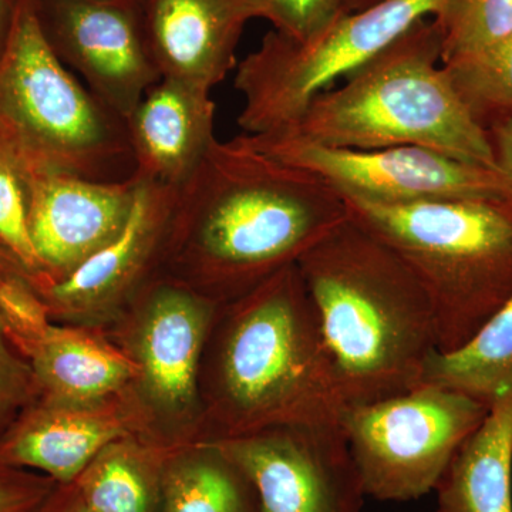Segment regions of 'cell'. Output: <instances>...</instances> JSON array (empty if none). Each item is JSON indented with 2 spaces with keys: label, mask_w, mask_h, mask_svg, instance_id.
Listing matches in <instances>:
<instances>
[{
  "label": "cell",
  "mask_w": 512,
  "mask_h": 512,
  "mask_svg": "<svg viewBox=\"0 0 512 512\" xmlns=\"http://www.w3.org/2000/svg\"><path fill=\"white\" fill-rule=\"evenodd\" d=\"M348 220L335 188L238 136L212 143L177 191L168 228L202 282L245 296Z\"/></svg>",
  "instance_id": "6da1fadb"
},
{
  "label": "cell",
  "mask_w": 512,
  "mask_h": 512,
  "mask_svg": "<svg viewBox=\"0 0 512 512\" xmlns=\"http://www.w3.org/2000/svg\"><path fill=\"white\" fill-rule=\"evenodd\" d=\"M5 338L8 336L0 326V431L8 423L6 420L13 410L28 397L30 383H36L32 367L20 365L6 348ZM2 437L0 433V440Z\"/></svg>",
  "instance_id": "83f0119b"
},
{
  "label": "cell",
  "mask_w": 512,
  "mask_h": 512,
  "mask_svg": "<svg viewBox=\"0 0 512 512\" xmlns=\"http://www.w3.org/2000/svg\"><path fill=\"white\" fill-rule=\"evenodd\" d=\"M345 407L420 386L439 350L423 286L400 256L349 220L298 261Z\"/></svg>",
  "instance_id": "7a4b0ae2"
},
{
  "label": "cell",
  "mask_w": 512,
  "mask_h": 512,
  "mask_svg": "<svg viewBox=\"0 0 512 512\" xmlns=\"http://www.w3.org/2000/svg\"><path fill=\"white\" fill-rule=\"evenodd\" d=\"M84 2L101 3V5L124 6V8L143 10L146 0H84Z\"/></svg>",
  "instance_id": "1f68e13d"
},
{
  "label": "cell",
  "mask_w": 512,
  "mask_h": 512,
  "mask_svg": "<svg viewBox=\"0 0 512 512\" xmlns=\"http://www.w3.org/2000/svg\"><path fill=\"white\" fill-rule=\"evenodd\" d=\"M9 259L8 255L0 249V298H2L3 286L8 278Z\"/></svg>",
  "instance_id": "d6a6232c"
},
{
  "label": "cell",
  "mask_w": 512,
  "mask_h": 512,
  "mask_svg": "<svg viewBox=\"0 0 512 512\" xmlns=\"http://www.w3.org/2000/svg\"><path fill=\"white\" fill-rule=\"evenodd\" d=\"M421 384L466 394L488 406L512 387V298L467 343L434 352Z\"/></svg>",
  "instance_id": "ffe728a7"
},
{
  "label": "cell",
  "mask_w": 512,
  "mask_h": 512,
  "mask_svg": "<svg viewBox=\"0 0 512 512\" xmlns=\"http://www.w3.org/2000/svg\"><path fill=\"white\" fill-rule=\"evenodd\" d=\"M0 249L28 278L42 275L29 228L28 200L22 177L0 158Z\"/></svg>",
  "instance_id": "d4e9b609"
},
{
  "label": "cell",
  "mask_w": 512,
  "mask_h": 512,
  "mask_svg": "<svg viewBox=\"0 0 512 512\" xmlns=\"http://www.w3.org/2000/svg\"><path fill=\"white\" fill-rule=\"evenodd\" d=\"M443 66L481 126L512 116V36L481 55Z\"/></svg>",
  "instance_id": "cb8c5ba5"
},
{
  "label": "cell",
  "mask_w": 512,
  "mask_h": 512,
  "mask_svg": "<svg viewBox=\"0 0 512 512\" xmlns=\"http://www.w3.org/2000/svg\"><path fill=\"white\" fill-rule=\"evenodd\" d=\"M136 177V175H134ZM126 224L103 248L59 279H29L42 301L63 308L93 305L126 288L170 224L177 190L136 177Z\"/></svg>",
  "instance_id": "9a60e30c"
},
{
  "label": "cell",
  "mask_w": 512,
  "mask_h": 512,
  "mask_svg": "<svg viewBox=\"0 0 512 512\" xmlns=\"http://www.w3.org/2000/svg\"><path fill=\"white\" fill-rule=\"evenodd\" d=\"M64 511L66 512H96L93 511L92 508L89 507L82 498L77 495V498L74 497L72 503L64 505Z\"/></svg>",
  "instance_id": "836d02e7"
},
{
  "label": "cell",
  "mask_w": 512,
  "mask_h": 512,
  "mask_svg": "<svg viewBox=\"0 0 512 512\" xmlns=\"http://www.w3.org/2000/svg\"><path fill=\"white\" fill-rule=\"evenodd\" d=\"M441 2L384 0L345 13L305 42L272 30L238 64L234 84L244 100L238 126L248 136L292 127L330 84L369 62L414 23L433 16Z\"/></svg>",
  "instance_id": "52a82bcc"
},
{
  "label": "cell",
  "mask_w": 512,
  "mask_h": 512,
  "mask_svg": "<svg viewBox=\"0 0 512 512\" xmlns=\"http://www.w3.org/2000/svg\"><path fill=\"white\" fill-rule=\"evenodd\" d=\"M441 63L481 55L512 36V0H443L430 16Z\"/></svg>",
  "instance_id": "7402d4cb"
},
{
  "label": "cell",
  "mask_w": 512,
  "mask_h": 512,
  "mask_svg": "<svg viewBox=\"0 0 512 512\" xmlns=\"http://www.w3.org/2000/svg\"><path fill=\"white\" fill-rule=\"evenodd\" d=\"M210 303L197 293L161 286L148 303L140 338L141 367L148 390L168 407L191 402Z\"/></svg>",
  "instance_id": "e0dca14e"
},
{
  "label": "cell",
  "mask_w": 512,
  "mask_h": 512,
  "mask_svg": "<svg viewBox=\"0 0 512 512\" xmlns=\"http://www.w3.org/2000/svg\"><path fill=\"white\" fill-rule=\"evenodd\" d=\"M279 131L325 147L429 148L497 171L487 128L441 63L440 35L430 18L346 76L339 89L320 93L298 123Z\"/></svg>",
  "instance_id": "3957f363"
},
{
  "label": "cell",
  "mask_w": 512,
  "mask_h": 512,
  "mask_svg": "<svg viewBox=\"0 0 512 512\" xmlns=\"http://www.w3.org/2000/svg\"><path fill=\"white\" fill-rule=\"evenodd\" d=\"M488 412V404L466 394L421 384L390 399L345 407L339 424L366 495L410 501L436 488Z\"/></svg>",
  "instance_id": "ba28073f"
},
{
  "label": "cell",
  "mask_w": 512,
  "mask_h": 512,
  "mask_svg": "<svg viewBox=\"0 0 512 512\" xmlns=\"http://www.w3.org/2000/svg\"><path fill=\"white\" fill-rule=\"evenodd\" d=\"M254 18L269 20L276 32L305 42L345 15L343 0H248Z\"/></svg>",
  "instance_id": "484cf974"
},
{
  "label": "cell",
  "mask_w": 512,
  "mask_h": 512,
  "mask_svg": "<svg viewBox=\"0 0 512 512\" xmlns=\"http://www.w3.org/2000/svg\"><path fill=\"white\" fill-rule=\"evenodd\" d=\"M36 386L52 402H90L116 392L136 375L126 356L72 329L50 325L25 353Z\"/></svg>",
  "instance_id": "d6986e66"
},
{
  "label": "cell",
  "mask_w": 512,
  "mask_h": 512,
  "mask_svg": "<svg viewBox=\"0 0 512 512\" xmlns=\"http://www.w3.org/2000/svg\"><path fill=\"white\" fill-rule=\"evenodd\" d=\"M0 158L22 180L69 175L123 183L136 173L126 121L57 59L32 0H23L0 63Z\"/></svg>",
  "instance_id": "8992f818"
},
{
  "label": "cell",
  "mask_w": 512,
  "mask_h": 512,
  "mask_svg": "<svg viewBox=\"0 0 512 512\" xmlns=\"http://www.w3.org/2000/svg\"><path fill=\"white\" fill-rule=\"evenodd\" d=\"M46 504V503H45ZM45 504L39 508L36 512H66L64 511V507L56 508V510H52V508H46Z\"/></svg>",
  "instance_id": "e575fe53"
},
{
  "label": "cell",
  "mask_w": 512,
  "mask_h": 512,
  "mask_svg": "<svg viewBox=\"0 0 512 512\" xmlns=\"http://www.w3.org/2000/svg\"><path fill=\"white\" fill-rule=\"evenodd\" d=\"M32 5L57 59L124 121L160 82L140 9L84 0H32Z\"/></svg>",
  "instance_id": "8fae6325"
},
{
  "label": "cell",
  "mask_w": 512,
  "mask_h": 512,
  "mask_svg": "<svg viewBox=\"0 0 512 512\" xmlns=\"http://www.w3.org/2000/svg\"><path fill=\"white\" fill-rule=\"evenodd\" d=\"M357 224L393 249L423 286L440 352L467 343L512 298V202L342 197Z\"/></svg>",
  "instance_id": "277c9868"
},
{
  "label": "cell",
  "mask_w": 512,
  "mask_h": 512,
  "mask_svg": "<svg viewBox=\"0 0 512 512\" xmlns=\"http://www.w3.org/2000/svg\"><path fill=\"white\" fill-rule=\"evenodd\" d=\"M211 447L247 477L262 512H360L365 504L339 423L285 424Z\"/></svg>",
  "instance_id": "30bf717a"
},
{
  "label": "cell",
  "mask_w": 512,
  "mask_h": 512,
  "mask_svg": "<svg viewBox=\"0 0 512 512\" xmlns=\"http://www.w3.org/2000/svg\"><path fill=\"white\" fill-rule=\"evenodd\" d=\"M249 146L315 174L342 197L383 202L431 198H504L503 175L423 147L353 150L319 146L285 133L241 134Z\"/></svg>",
  "instance_id": "9c48e42d"
},
{
  "label": "cell",
  "mask_w": 512,
  "mask_h": 512,
  "mask_svg": "<svg viewBox=\"0 0 512 512\" xmlns=\"http://www.w3.org/2000/svg\"><path fill=\"white\" fill-rule=\"evenodd\" d=\"M208 90L161 79L126 120L136 177L180 190L200 167L215 137Z\"/></svg>",
  "instance_id": "5bb4252c"
},
{
  "label": "cell",
  "mask_w": 512,
  "mask_h": 512,
  "mask_svg": "<svg viewBox=\"0 0 512 512\" xmlns=\"http://www.w3.org/2000/svg\"><path fill=\"white\" fill-rule=\"evenodd\" d=\"M73 484L93 511L153 512V477L126 448L110 446L101 451Z\"/></svg>",
  "instance_id": "603a6c76"
},
{
  "label": "cell",
  "mask_w": 512,
  "mask_h": 512,
  "mask_svg": "<svg viewBox=\"0 0 512 512\" xmlns=\"http://www.w3.org/2000/svg\"><path fill=\"white\" fill-rule=\"evenodd\" d=\"M434 490L437 512H512V387L491 404Z\"/></svg>",
  "instance_id": "ac0fdd59"
},
{
  "label": "cell",
  "mask_w": 512,
  "mask_h": 512,
  "mask_svg": "<svg viewBox=\"0 0 512 512\" xmlns=\"http://www.w3.org/2000/svg\"><path fill=\"white\" fill-rule=\"evenodd\" d=\"M144 32L161 79L211 92L237 66V47L254 18L248 0H146Z\"/></svg>",
  "instance_id": "4fadbf2b"
},
{
  "label": "cell",
  "mask_w": 512,
  "mask_h": 512,
  "mask_svg": "<svg viewBox=\"0 0 512 512\" xmlns=\"http://www.w3.org/2000/svg\"><path fill=\"white\" fill-rule=\"evenodd\" d=\"M160 490L161 512H262L247 477L211 446L207 456L168 467Z\"/></svg>",
  "instance_id": "44dd1931"
},
{
  "label": "cell",
  "mask_w": 512,
  "mask_h": 512,
  "mask_svg": "<svg viewBox=\"0 0 512 512\" xmlns=\"http://www.w3.org/2000/svg\"><path fill=\"white\" fill-rule=\"evenodd\" d=\"M49 490L46 480L0 464V512H36L46 503Z\"/></svg>",
  "instance_id": "4316f807"
},
{
  "label": "cell",
  "mask_w": 512,
  "mask_h": 512,
  "mask_svg": "<svg viewBox=\"0 0 512 512\" xmlns=\"http://www.w3.org/2000/svg\"><path fill=\"white\" fill-rule=\"evenodd\" d=\"M23 0H0V63L8 52Z\"/></svg>",
  "instance_id": "f546056e"
},
{
  "label": "cell",
  "mask_w": 512,
  "mask_h": 512,
  "mask_svg": "<svg viewBox=\"0 0 512 512\" xmlns=\"http://www.w3.org/2000/svg\"><path fill=\"white\" fill-rule=\"evenodd\" d=\"M487 131L493 144L497 171L507 183L512 202V116L494 121L487 127Z\"/></svg>",
  "instance_id": "f1b7e54d"
},
{
  "label": "cell",
  "mask_w": 512,
  "mask_h": 512,
  "mask_svg": "<svg viewBox=\"0 0 512 512\" xmlns=\"http://www.w3.org/2000/svg\"><path fill=\"white\" fill-rule=\"evenodd\" d=\"M33 247L42 265L35 279H59L116 237L126 224L136 177L100 183L69 175L23 180Z\"/></svg>",
  "instance_id": "7c38bea8"
},
{
  "label": "cell",
  "mask_w": 512,
  "mask_h": 512,
  "mask_svg": "<svg viewBox=\"0 0 512 512\" xmlns=\"http://www.w3.org/2000/svg\"><path fill=\"white\" fill-rule=\"evenodd\" d=\"M123 434L120 420L110 414L80 412L50 400L9 427L0 440V464L37 468L57 483L73 484Z\"/></svg>",
  "instance_id": "2e32d148"
},
{
  "label": "cell",
  "mask_w": 512,
  "mask_h": 512,
  "mask_svg": "<svg viewBox=\"0 0 512 512\" xmlns=\"http://www.w3.org/2000/svg\"><path fill=\"white\" fill-rule=\"evenodd\" d=\"M382 2L384 0H343V6H345L346 13H352L372 8V6L379 5Z\"/></svg>",
  "instance_id": "4dcf8cb0"
},
{
  "label": "cell",
  "mask_w": 512,
  "mask_h": 512,
  "mask_svg": "<svg viewBox=\"0 0 512 512\" xmlns=\"http://www.w3.org/2000/svg\"><path fill=\"white\" fill-rule=\"evenodd\" d=\"M218 373L228 439L285 424L339 423L345 404L298 264L242 296L222 336Z\"/></svg>",
  "instance_id": "5b68a950"
}]
</instances>
